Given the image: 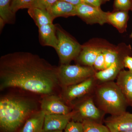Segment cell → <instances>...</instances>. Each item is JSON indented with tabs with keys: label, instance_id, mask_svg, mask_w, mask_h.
I'll use <instances>...</instances> for the list:
<instances>
[{
	"label": "cell",
	"instance_id": "cell-33",
	"mask_svg": "<svg viewBox=\"0 0 132 132\" xmlns=\"http://www.w3.org/2000/svg\"><path fill=\"white\" fill-rule=\"evenodd\" d=\"M121 132H132V130H129V131H123Z\"/></svg>",
	"mask_w": 132,
	"mask_h": 132
},
{
	"label": "cell",
	"instance_id": "cell-29",
	"mask_svg": "<svg viewBox=\"0 0 132 132\" xmlns=\"http://www.w3.org/2000/svg\"><path fill=\"white\" fill-rule=\"evenodd\" d=\"M124 67L128 68L129 71L132 73V57L130 55H127L124 58Z\"/></svg>",
	"mask_w": 132,
	"mask_h": 132
},
{
	"label": "cell",
	"instance_id": "cell-15",
	"mask_svg": "<svg viewBox=\"0 0 132 132\" xmlns=\"http://www.w3.org/2000/svg\"><path fill=\"white\" fill-rule=\"evenodd\" d=\"M104 48L89 46H82L80 54L76 60L81 65L93 67L97 57Z\"/></svg>",
	"mask_w": 132,
	"mask_h": 132
},
{
	"label": "cell",
	"instance_id": "cell-32",
	"mask_svg": "<svg viewBox=\"0 0 132 132\" xmlns=\"http://www.w3.org/2000/svg\"><path fill=\"white\" fill-rule=\"evenodd\" d=\"M42 132H63L62 131H58V130H55V131H43Z\"/></svg>",
	"mask_w": 132,
	"mask_h": 132
},
{
	"label": "cell",
	"instance_id": "cell-1",
	"mask_svg": "<svg viewBox=\"0 0 132 132\" xmlns=\"http://www.w3.org/2000/svg\"><path fill=\"white\" fill-rule=\"evenodd\" d=\"M58 68L37 55L16 52L0 59V90L16 88L44 95L59 85Z\"/></svg>",
	"mask_w": 132,
	"mask_h": 132
},
{
	"label": "cell",
	"instance_id": "cell-30",
	"mask_svg": "<svg viewBox=\"0 0 132 132\" xmlns=\"http://www.w3.org/2000/svg\"><path fill=\"white\" fill-rule=\"evenodd\" d=\"M59 1H62L68 3L75 6H77L82 3L81 0H59Z\"/></svg>",
	"mask_w": 132,
	"mask_h": 132
},
{
	"label": "cell",
	"instance_id": "cell-35",
	"mask_svg": "<svg viewBox=\"0 0 132 132\" xmlns=\"http://www.w3.org/2000/svg\"><path fill=\"white\" fill-rule=\"evenodd\" d=\"M130 38H132V32L131 34V35H130Z\"/></svg>",
	"mask_w": 132,
	"mask_h": 132
},
{
	"label": "cell",
	"instance_id": "cell-19",
	"mask_svg": "<svg viewBox=\"0 0 132 132\" xmlns=\"http://www.w3.org/2000/svg\"><path fill=\"white\" fill-rule=\"evenodd\" d=\"M29 14L35 22L38 27L40 26L53 24L54 19L46 10L32 7L28 9Z\"/></svg>",
	"mask_w": 132,
	"mask_h": 132
},
{
	"label": "cell",
	"instance_id": "cell-22",
	"mask_svg": "<svg viewBox=\"0 0 132 132\" xmlns=\"http://www.w3.org/2000/svg\"><path fill=\"white\" fill-rule=\"evenodd\" d=\"M84 132H111L106 125L96 121H84L82 122Z\"/></svg>",
	"mask_w": 132,
	"mask_h": 132
},
{
	"label": "cell",
	"instance_id": "cell-18",
	"mask_svg": "<svg viewBox=\"0 0 132 132\" xmlns=\"http://www.w3.org/2000/svg\"><path fill=\"white\" fill-rule=\"evenodd\" d=\"M128 11H117L109 13L108 22L115 27L121 32L125 31L128 19Z\"/></svg>",
	"mask_w": 132,
	"mask_h": 132
},
{
	"label": "cell",
	"instance_id": "cell-5",
	"mask_svg": "<svg viewBox=\"0 0 132 132\" xmlns=\"http://www.w3.org/2000/svg\"><path fill=\"white\" fill-rule=\"evenodd\" d=\"M72 107L73 112L72 120L81 123L87 120L101 123L106 114L95 104L92 95L78 100Z\"/></svg>",
	"mask_w": 132,
	"mask_h": 132
},
{
	"label": "cell",
	"instance_id": "cell-2",
	"mask_svg": "<svg viewBox=\"0 0 132 132\" xmlns=\"http://www.w3.org/2000/svg\"><path fill=\"white\" fill-rule=\"evenodd\" d=\"M35 103L31 100L5 97L0 100V127L4 132H13L32 114Z\"/></svg>",
	"mask_w": 132,
	"mask_h": 132
},
{
	"label": "cell",
	"instance_id": "cell-20",
	"mask_svg": "<svg viewBox=\"0 0 132 132\" xmlns=\"http://www.w3.org/2000/svg\"><path fill=\"white\" fill-rule=\"evenodd\" d=\"M11 1L0 0V17L7 24H13L15 21V14L11 10Z\"/></svg>",
	"mask_w": 132,
	"mask_h": 132
},
{
	"label": "cell",
	"instance_id": "cell-31",
	"mask_svg": "<svg viewBox=\"0 0 132 132\" xmlns=\"http://www.w3.org/2000/svg\"><path fill=\"white\" fill-rule=\"evenodd\" d=\"M0 23H1V24H0V27H1V30L4 27V25H5L6 23L3 20V19H2L1 17H0Z\"/></svg>",
	"mask_w": 132,
	"mask_h": 132
},
{
	"label": "cell",
	"instance_id": "cell-14",
	"mask_svg": "<svg viewBox=\"0 0 132 132\" xmlns=\"http://www.w3.org/2000/svg\"><path fill=\"white\" fill-rule=\"evenodd\" d=\"M40 39L42 45L52 47L56 49L58 44L56 27L53 24L39 27Z\"/></svg>",
	"mask_w": 132,
	"mask_h": 132
},
{
	"label": "cell",
	"instance_id": "cell-23",
	"mask_svg": "<svg viewBox=\"0 0 132 132\" xmlns=\"http://www.w3.org/2000/svg\"><path fill=\"white\" fill-rule=\"evenodd\" d=\"M35 0H12L11 8L12 12L15 13L19 10L32 7Z\"/></svg>",
	"mask_w": 132,
	"mask_h": 132
},
{
	"label": "cell",
	"instance_id": "cell-21",
	"mask_svg": "<svg viewBox=\"0 0 132 132\" xmlns=\"http://www.w3.org/2000/svg\"><path fill=\"white\" fill-rule=\"evenodd\" d=\"M103 51L105 56L106 69L111 67L121 57L130 55L132 53V52H127L121 54L118 50L107 48H104Z\"/></svg>",
	"mask_w": 132,
	"mask_h": 132
},
{
	"label": "cell",
	"instance_id": "cell-8",
	"mask_svg": "<svg viewBox=\"0 0 132 132\" xmlns=\"http://www.w3.org/2000/svg\"><path fill=\"white\" fill-rule=\"evenodd\" d=\"M76 6V15L88 24H98L102 25L108 23V16L109 12H104L100 7L82 3Z\"/></svg>",
	"mask_w": 132,
	"mask_h": 132
},
{
	"label": "cell",
	"instance_id": "cell-17",
	"mask_svg": "<svg viewBox=\"0 0 132 132\" xmlns=\"http://www.w3.org/2000/svg\"><path fill=\"white\" fill-rule=\"evenodd\" d=\"M45 116L41 110L33 113L26 121L21 132H42Z\"/></svg>",
	"mask_w": 132,
	"mask_h": 132
},
{
	"label": "cell",
	"instance_id": "cell-4",
	"mask_svg": "<svg viewBox=\"0 0 132 132\" xmlns=\"http://www.w3.org/2000/svg\"><path fill=\"white\" fill-rule=\"evenodd\" d=\"M97 71L93 67L80 65H61L58 67V78L63 88L82 82L94 76Z\"/></svg>",
	"mask_w": 132,
	"mask_h": 132
},
{
	"label": "cell",
	"instance_id": "cell-16",
	"mask_svg": "<svg viewBox=\"0 0 132 132\" xmlns=\"http://www.w3.org/2000/svg\"><path fill=\"white\" fill-rule=\"evenodd\" d=\"M47 11L54 19L59 16L68 17L76 15L75 6L59 0Z\"/></svg>",
	"mask_w": 132,
	"mask_h": 132
},
{
	"label": "cell",
	"instance_id": "cell-9",
	"mask_svg": "<svg viewBox=\"0 0 132 132\" xmlns=\"http://www.w3.org/2000/svg\"><path fill=\"white\" fill-rule=\"evenodd\" d=\"M41 108L45 114H67L72 111V107L66 104L61 97L53 94L43 97Z\"/></svg>",
	"mask_w": 132,
	"mask_h": 132
},
{
	"label": "cell",
	"instance_id": "cell-7",
	"mask_svg": "<svg viewBox=\"0 0 132 132\" xmlns=\"http://www.w3.org/2000/svg\"><path fill=\"white\" fill-rule=\"evenodd\" d=\"M98 83L94 76H92L80 83L63 88L61 97L66 104L72 106L78 100L92 95Z\"/></svg>",
	"mask_w": 132,
	"mask_h": 132
},
{
	"label": "cell",
	"instance_id": "cell-13",
	"mask_svg": "<svg viewBox=\"0 0 132 132\" xmlns=\"http://www.w3.org/2000/svg\"><path fill=\"white\" fill-rule=\"evenodd\" d=\"M116 82L124 95L128 106L132 107V73L123 69L116 78Z\"/></svg>",
	"mask_w": 132,
	"mask_h": 132
},
{
	"label": "cell",
	"instance_id": "cell-12",
	"mask_svg": "<svg viewBox=\"0 0 132 132\" xmlns=\"http://www.w3.org/2000/svg\"><path fill=\"white\" fill-rule=\"evenodd\" d=\"M126 56L121 57L108 68L97 71L94 75L95 78L99 82L114 81L121 71L124 69L123 60Z\"/></svg>",
	"mask_w": 132,
	"mask_h": 132
},
{
	"label": "cell",
	"instance_id": "cell-10",
	"mask_svg": "<svg viewBox=\"0 0 132 132\" xmlns=\"http://www.w3.org/2000/svg\"><path fill=\"white\" fill-rule=\"evenodd\" d=\"M111 132H121L132 130V113L126 112L111 115L105 121Z\"/></svg>",
	"mask_w": 132,
	"mask_h": 132
},
{
	"label": "cell",
	"instance_id": "cell-36",
	"mask_svg": "<svg viewBox=\"0 0 132 132\" xmlns=\"http://www.w3.org/2000/svg\"></svg>",
	"mask_w": 132,
	"mask_h": 132
},
{
	"label": "cell",
	"instance_id": "cell-27",
	"mask_svg": "<svg viewBox=\"0 0 132 132\" xmlns=\"http://www.w3.org/2000/svg\"><path fill=\"white\" fill-rule=\"evenodd\" d=\"M104 48L99 54L94 64L93 67L95 70L98 71H102L106 69L105 56L103 51Z\"/></svg>",
	"mask_w": 132,
	"mask_h": 132
},
{
	"label": "cell",
	"instance_id": "cell-6",
	"mask_svg": "<svg viewBox=\"0 0 132 132\" xmlns=\"http://www.w3.org/2000/svg\"><path fill=\"white\" fill-rule=\"evenodd\" d=\"M58 44L57 51L61 65L69 64L77 59L80 54L82 46L74 40L60 29L56 27Z\"/></svg>",
	"mask_w": 132,
	"mask_h": 132
},
{
	"label": "cell",
	"instance_id": "cell-26",
	"mask_svg": "<svg viewBox=\"0 0 132 132\" xmlns=\"http://www.w3.org/2000/svg\"><path fill=\"white\" fill-rule=\"evenodd\" d=\"M64 130L65 132H84L82 123L72 120L68 123Z\"/></svg>",
	"mask_w": 132,
	"mask_h": 132
},
{
	"label": "cell",
	"instance_id": "cell-3",
	"mask_svg": "<svg viewBox=\"0 0 132 132\" xmlns=\"http://www.w3.org/2000/svg\"><path fill=\"white\" fill-rule=\"evenodd\" d=\"M96 105L105 114H120L126 111L128 105L116 82H99L92 94Z\"/></svg>",
	"mask_w": 132,
	"mask_h": 132
},
{
	"label": "cell",
	"instance_id": "cell-24",
	"mask_svg": "<svg viewBox=\"0 0 132 132\" xmlns=\"http://www.w3.org/2000/svg\"><path fill=\"white\" fill-rule=\"evenodd\" d=\"M114 7L117 11L132 10V0H114Z\"/></svg>",
	"mask_w": 132,
	"mask_h": 132
},
{
	"label": "cell",
	"instance_id": "cell-34",
	"mask_svg": "<svg viewBox=\"0 0 132 132\" xmlns=\"http://www.w3.org/2000/svg\"><path fill=\"white\" fill-rule=\"evenodd\" d=\"M82 3H85V0H81Z\"/></svg>",
	"mask_w": 132,
	"mask_h": 132
},
{
	"label": "cell",
	"instance_id": "cell-11",
	"mask_svg": "<svg viewBox=\"0 0 132 132\" xmlns=\"http://www.w3.org/2000/svg\"><path fill=\"white\" fill-rule=\"evenodd\" d=\"M73 116L72 111L67 114H45L42 131L65 130Z\"/></svg>",
	"mask_w": 132,
	"mask_h": 132
},
{
	"label": "cell",
	"instance_id": "cell-28",
	"mask_svg": "<svg viewBox=\"0 0 132 132\" xmlns=\"http://www.w3.org/2000/svg\"><path fill=\"white\" fill-rule=\"evenodd\" d=\"M109 0H85V3L97 7H100L104 4Z\"/></svg>",
	"mask_w": 132,
	"mask_h": 132
},
{
	"label": "cell",
	"instance_id": "cell-25",
	"mask_svg": "<svg viewBox=\"0 0 132 132\" xmlns=\"http://www.w3.org/2000/svg\"><path fill=\"white\" fill-rule=\"evenodd\" d=\"M58 1V0H35L33 4L32 7L38 8L47 10Z\"/></svg>",
	"mask_w": 132,
	"mask_h": 132
}]
</instances>
